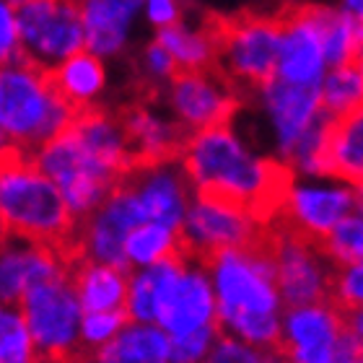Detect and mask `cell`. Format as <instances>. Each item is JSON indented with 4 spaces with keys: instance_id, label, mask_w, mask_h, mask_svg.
Returning a JSON list of instances; mask_svg holds the SVG:
<instances>
[{
    "instance_id": "1",
    "label": "cell",
    "mask_w": 363,
    "mask_h": 363,
    "mask_svg": "<svg viewBox=\"0 0 363 363\" xmlns=\"http://www.w3.org/2000/svg\"><path fill=\"white\" fill-rule=\"evenodd\" d=\"M275 247V226H259L247 247L218 252L205 267L213 272L218 330L262 353H275L280 342Z\"/></svg>"
},
{
    "instance_id": "2",
    "label": "cell",
    "mask_w": 363,
    "mask_h": 363,
    "mask_svg": "<svg viewBox=\"0 0 363 363\" xmlns=\"http://www.w3.org/2000/svg\"><path fill=\"white\" fill-rule=\"evenodd\" d=\"M0 231L50 247L65 267L81 259L78 223L60 189L13 143L0 148Z\"/></svg>"
},
{
    "instance_id": "3",
    "label": "cell",
    "mask_w": 363,
    "mask_h": 363,
    "mask_svg": "<svg viewBox=\"0 0 363 363\" xmlns=\"http://www.w3.org/2000/svg\"><path fill=\"white\" fill-rule=\"evenodd\" d=\"M208 23L213 34V70L242 101L262 94V89L275 78L278 65L283 31L278 11H244L234 16L208 13Z\"/></svg>"
},
{
    "instance_id": "4",
    "label": "cell",
    "mask_w": 363,
    "mask_h": 363,
    "mask_svg": "<svg viewBox=\"0 0 363 363\" xmlns=\"http://www.w3.org/2000/svg\"><path fill=\"white\" fill-rule=\"evenodd\" d=\"M70 109L47 81V70L26 60L0 68V130L26 156L55 138L70 120Z\"/></svg>"
},
{
    "instance_id": "5",
    "label": "cell",
    "mask_w": 363,
    "mask_h": 363,
    "mask_svg": "<svg viewBox=\"0 0 363 363\" xmlns=\"http://www.w3.org/2000/svg\"><path fill=\"white\" fill-rule=\"evenodd\" d=\"M18 306L39 363H91L94 350L81 345L84 311L78 306L68 272L31 286Z\"/></svg>"
},
{
    "instance_id": "6",
    "label": "cell",
    "mask_w": 363,
    "mask_h": 363,
    "mask_svg": "<svg viewBox=\"0 0 363 363\" xmlns=\"http://www.w3.org/2000/svg\"><path fill=\"white\" fill-rule=\"evenodd\" d=\"M21 60L50 70L84 50L78 0H29L13 11Z\"/></svg>"
},
{
    "instance_id": "7",
    "label": "cell",
    "mask_w": 363,
    "mask_h": 363,
    "mask_svg": "<svg viewBox=\"0 0 363 363\" xmlns=\"http://www.w3.org/2000/svg\"><path fill=\"white\" fill-rule=\"evenodd\" d=\"M278 231L275 247V286L280 301L291 309L311 303H333L335 280L340 267L322 255L317 244L288 231L278 218L267 223Z\"/></svg>"
},
{
    "instance_id": "8",
    "label": "cell",
    "mask_w": 363,
    "mask_h": 363,
    "mask_svg": "<svg viewBox=\"0 0 363 363\" xmlns=\"http://www.w3.org/2000/svg\"><path fill=\"white\" fill-rule=\"evenodd\" d=\"M348 333H361V311H340L333 303L296 306L280 322V356L288 363H335Z\"/></svg>"
},
{
    "instance_id": "9",
    "label": "cell",
    "mask_w": 363,
    "mask_h": 363,
    "mask_svg": "<svg viewBox=\"0 0 363 363\" xmlns=\"http://www.w3.org/2000/svg\"><path fill=\"white\" fill-rule=\"evenodd\" d=\"M169 104L174 109L177 125L192 135L213 125H231L242 99L213 68H179L169 78Z\"/></svg>"
},
{
    "instance_id": "10",
    "label": "cell",
    "mask_w": 363,
    "mask_h": 363,
    "mask_svg": "<svg viewBox=\"0 0 363 363\" xmlns=\"http://www.w3.org/2000/svg\"><path fill=\"white\" fill-rule=\"evenodd\" d=\"M120 184H125L138 197L145 223L179 228L182 218L192 203V182L184 174L179 159L135 169L122 177Z\"/></svg>"
},
{
    "instance_id": "11",
    "label": "cell",
    "mask_w": 363,
    "mask_h": 363,
    "mask_svg": "<svg viewBox=\"0 0 363 363\" xmlns=\"http://www.w3.org/2000/svg\"><path fill=\"white\" fill-rule=\"evenodd\" d=\"M350 213H361L358 187H296L294 184L278 220L288 231L319 247L322 239Z\"/></svg>"
},
{
    "instance_id": "12",
    "label": "cell",
    "mask_w": 363,
    "mask_h": 363,
    "mask_svg": "<svg viewBox=\"0 0 363 363\" xmlns=\"http://www.w3.org/2000/svg\"><path fill=\"white\" fill-rule=\"evenodd\" d=\"M156 325L169 337L216 325V296L203 267L187 262V267L164 288L156 306Z\"/></svg>"
},
{
    "instance_id": "13",
    "label": "cell",
    "mask_w": 363,
    "mask_h": 363,
    "mask_svg": "<svg viewBox=\"0 0 363 363\" xmlns=\"http://www.w3.org/2000/svg\"><path fill=\"white\" fill-rule=\"evenodd\" d=\"M68 267L50 247L0 231V303L13 306L37 283L65 275Z\"/></svg>"
},
{
    "instance_id": "14",
    "label": "cell",
    "mask_w": 363,
    "mask_h": 363,
    "mask_svg": "<svg viewBox=\"0 0 363 363\" xmlns=\"http://www.w3.org/2000/svg\"><path fill=\"white\" fill-rule=\"evenodd\" d=\"M259 96L265 99L267 112H270L272 122H275L280 151L288 156L291 148L296 145V140L303 135V130L309 128L311 120L322 109L319 84L298 86V84H288V81L275 76L262 89Z\"/></svg>"
},
{
    "instance_id": "15",
    "label": "cell",
    "mask_w": 363,
    "mask_h": 363,
    "mask_svg": "<svg viewBox=\"0 0 363 363\" xmlns=\"http://www.w3.org/2000/svg\"><path fill=\"white\" fill-rule=\"evenodd\" d=\"M138 8L140 0H78L84 47L96 57L120 52Z\"/></svg>"
},
{
    "instance_id": "16",
    "label": "cell",
    "mask_w": 363,
    "mask_h": 363,
    "mask_svg": "<svg viewBox=\"0 0 363 363\" xmlns=\"http://www.w3.org/2000/svg\"><path fill=\"white\" fill-rule=\"evenodd\" d=\"M68 278L84 314L125 309L130 272L81 257L68 267Z\"/></svg>"
},
{
    "instance_id": "17",
    "label": "cell",
    "mask_w": 363,
    "mask_h": 363,
    "mask_svg": "<svg viewBox=\"0 0 363 363\" xmlns=\"http://www.w3.org/2000/svg\"><path fill=\"white\" fill-rule=\"evenodd\" d=\"M104 65L89 50L70 55L68 60H62L60 65L47 70V81H50L52 91L76 112L94 104V99L104 89Z\"/></svg>"
},
{
    "instance_id": "18",
    "label": "cell",
    "mask_w": 363,
    "mask_h": 363,
    "mask_svg": "<svg viewBox=\"0 0 363 363\" xmlns=\"http://www.w3.org/2000/svg\"><path fill=\"white\" fill-rule=\"evenodd\" d=\"M91 363H169V335L153 325L128 322L91 353Z\"/></svg>"
},
{
    "instance_id": "19",
    "label": "cell",
    "mask_w": 363,
    "mask_h": 363,
    "mask_svg": "<svg viewBox=\"0 0 363 363\" xmlns=\"http://www.w3.org/2000/svg\"><path fill=\"white\" fill-rule=\"evenodd\" d=\"M177 252H179L177 228L159 226V223H140L125 239V259L130 267H148L164 257H172Z\"/></svg>"
},
{
    "instance_id": "20",
    "label": "cell",
    "mask_w": 363,
    "mask_h": 363,
    "mask_svg": "<svg viewBox=\"0 0 363 363\" xmlns=\"http://www.w3.org/2000/svg\"><path fill=\"white\" fill-rule=\"evenodd\" d=\"M361 62L333 68L330 76L319 84V99L327 114H345L361 106Z\"/></svg>"
},
{
    "instance_id": "21",
    "label": "cell",
    "mask_w": 363,
    "mask_h": 363,
    "mask_svg": "<svg viewBox=\"0 0 363 363\" xmlns=\"http://www.w3.org/2000/svg\"><path fill=\"white\" fill-rule=\"evenodd\" d=\"M363 226H361V213H350L322 239L319 250L330 262L337 267L361 265V252H363Z\"/></svg>"
},
{
    "instance_id": "22",
    "label": "cell",
    "mask_w": 363,
    "mask_h": 363,
    "mask_svg": "<svg viewBox=\"0 0 363 363\" xmlns=\"http://www.w3.org/2000/svg\"><path fill=\"white\" fill-rule=\"evenodd\" d=\"M0 363H39L21 311L0 303Z\"/></svg>"
},
{
    "instance_id": "23",
    "label": "cell",
    "mask_w": 363,
    "mask_h": 363,
    "mask_svg": "<svg viewBox=\"0 0 363 363\" xmlns=\"http://www.w3.org/2000/svg\"><path fill=\"white\" fill-rule=\"evenodd\" d=\"M130 317L125 309L117 311H94L81 317V345L86 350H96L104 342H109L122 327L128 325Z\"/></svg>"
},
{
    "instance_id": "24",
    "label": "cell",
    "mask_w": 363,
    "mask_h": 363,
    "mask_svg": "<svg viewBox=\"0 0 363 363\" xmlns=\"http://www.w3.org/2000/svg\"><path fill=\"white\" fill-rule=\"evenodd\" d=\"M218 322L189 335L169 337V363H203L218 337Z\"/></svg>"
},
{
    "instance_id": "25",
    "label": "cell",
    "mask_w": 363,
    "mask_h": 363,
    "mask_svg": "<svg viewBox=\"0 0 363 363\" xmlns=\"http://www.w3.org/2000/svg\"><path fill=\"white\" fill-rule=\"evenodd\" d=\"M262 350L252 348L247 342L236 340L231 335L218 333L216 342H213L211 353L205 358V363H259L262 361Z\"/></svg>"
},
{
    "instance_id": "26",
    "label": "cell",
    "mask_w": 363,
    "mask_h": 363,
    "mask_svg": "<svg viewBox=\"0 0 363 363\" xmlns=\"http://www.w3.org/2000/svg\"><path fill=\"white\" fill-rule=\"evenodd\" d=\"M21 60L18 34H16V16L8 0H0V68Z\"/></svg>"
},
{
    "instance_id": "27",
    "label": "cell",
    "mask_w": 363,
    "mask_h": 363,
    "mask_svg": "<svg viewBox=\"0 0 363 363\" xmlns=\"http://www.w3.org/2000/svg\"><path fill=\"white\" fill-rule=\"evenodd\" d=\"M148 18L161 29V26L182 21V8L177 0H148Z\"/></svg>"
},
{
    "instance_id": "28",
    "label": "cell",
    "mask_w": 363,
    "mask_h": 363,
    "mask_svg": "<svg viewBox=\"0 0 363 363\" xmlns=\"http://www.w3.org/2000/svg\"><path fill=\"white\" fill-rule=\"evenodd\" d=\"M335 363H361V333H348Z\"/></svg>"
},
{
    "instance_id": "29",
    "label": "cell",
    "mask_w": 363,
    "mask_h": 363,
    "mask_svg": "<svg viewBox=\"0 0 363 363\" xmlns=\"http://www.w3.org/2000/svg\"><path fill=\"white\" fill-rule=\"evenodd\" d=\"M259 363H288V361L283 356H280V353H265Z\"/></svg>"
},
{
    "instance_id": "30",
    "label": "cell",
    "mask_w": 363,
    "mask_h": 363,
    "mask_svg": "<svg viewBox=\"0 0 363 363\" xmlns=\"http://www.w3.org/2000/svg\"><path fill=\"white\" fill-rule=\"evenodd\" d=\"M345 8H348V13L361 16V0H345Z\"/></svg>"
},
{
    "instance_id": "31",
    "label": "cell",
    "mask_w": 363,
    "mask_h": 363,
    "mask_svg": "<svg viewBox=\"0 0 363 363\" xmlns=\"http://www.w3.org/2000/svg\"><path fill=\"white\" fill-rule=\"evenodd\" d=\"M6 145H11V140H8V135L0 130V148H6Z\"/></svg>"
}]
</instances>
